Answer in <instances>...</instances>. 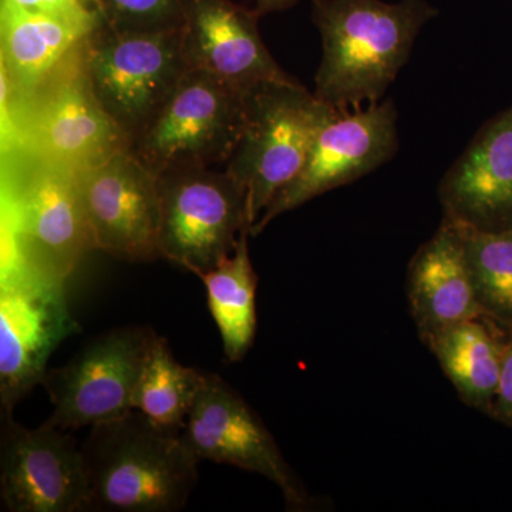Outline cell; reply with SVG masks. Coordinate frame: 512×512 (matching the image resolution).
<instances>
[{
	"label": "cell",
	"mask_w": 512,
	"mask_h": 512,
	"mask_svg": "<svg viewBox=\"0 0 512 512\" xmlns=\"http://www.w3.org/2000/svg\"><path fill=\"white\" fill-rule=\"evenodd\" d=\"M90 3H93L94 6H96V2H94V0H89ZM97 8V6H96Z\"/></svg>",
	"instance_id": "4316f807"
},
{
	"label": "cell",
	"mask_w": 512,
	"mask_h": 512,
	"mask_svg": "<svg viewBox=\"0 0 512 512\" xmlns=\"http://www.w3.org/2000/svg\"><path fill=\"white\" fill-rule=\"evenodd\" d=\"M207 373L181 365L163 336L154 339L133 394V410L167 429L184 430Z\"/></svg>",
	"instance_id": "44dd1931"
},
{
	"label": "cell",
	"mask_w": 512,
	"mask_h": 512,
	"mask_svg": "<svg viewBox=\"0 0 512 512\" xmlns=\"http://www.w3.org/2000/svg\"><path fill=\"white\" fill-rule=\"evenodd\" d=\"M256 10L231 0H187L181 40L188 69L210 74L244 94L289 79L262 40Z\"/></svg>",
	"instance_id": "9a60e30c"
},
{
	"label": "cell",
	"mask_w": 512,
	"mask_h": 512,
	"mask_svg": "<svg viewBox=\"0 0 512 512\" xmlns=\"http://www.w3.org/2000/svg\"><path fill=\"white\" fill-rule=\"evenodd\" d=\"M82 456L87 511H181L200 478L183 430L137 410L90 427Z\"/></svg>",
	"instance_id": "7a4b0ae2"
},
{
	"label": "cell",
	"mask_w": 512,
	"mask_h": 512,
	"mask_svg": "<svg viewBox=\"0 0 512 512\" xmlns=\"http://www.w3.org/2000/svg\"><path fill=\"white\" fill-rule=\"evenodd\" d=\"M299 0H255V10L259 16L268 13L284 12L293 8Z\"/></svg>",
	"instance_id": "484cf974"
},
{
	"label": "cell",
	"mask_w": 512,
	"mask_h": 512,
	"mask_svg": "<svg viewBox=\"0 0 512 512\" xmlns=\"http://www.w3.org/2000/svg\"><path fill=\"white\" fill-rule=\"evenodd\" d=\"M79 330L66 282L52 281L18 262L2 261L0 281V407L13 413L45 379L47 362Z\"/></svg>",
	"instance_id": "9c48e42d"
},
{
	"label": "cell",
	"mask_w": 512,
	"mask_h": 512,
	"mask_svg": "<svg viewBox=\"0 0 512 512\" xmlns=\"http://www.w3.org/2000/svg\"><path fill=\"white\" fill-rule=\"evenodd\" d=\"M83 43L28 96L16 92L2 72L3 153L25 151L82 171L130 150V140L90 86Z\"/></svg>",
	"instance_id": "3957f363"
},
{
	"label": "cell",
	"mask_w": 512,
	"mask_h": 512,
	"mask_svg": "<svg viewBox=\"0 0 512 512\" xmlns=\"http://www.w3.org/2000/svg\"><path fill=\"white\" fill-rule=\"evenodd\" d=\"M458 228L463 234L483 315L512 329V229Z\"/></svg>",
	"instance_id": "7402d4cb"
},
{
	"label": "cell",
	"mask_w": 512,
	"mask_h": 512,
	"mask_svg": "<svg viewBox=\"0 0 512 512\" xmlns=\"http://www.w3.org/2000/svg\"><path fill=\"white\" fill-rule=\"evenodd\" d=\"M104 23L116 32L180 29L187 0H94Z\"/></svg>",
	"instance_id": "603a6c76"
},
{
	"label": "cell",
	"mask_w": 512,
	"mask_h": 512,
	"mask_svg": "<svg viewBox=\"0 0 512 512\" xmlns=\"http://www.w3.org/2000/svg\"><path fill=\"white\" fill-rule=\"evenodd\" d=\"M3 156L2 261L66 282L93 251L77 171L25 151Z\"/></svg>",
	"instance_id": "277c9868"
},
{
	"label": "cell",
	"mask_w": 512,
	"mask_h": 512,
	"mask_svg": "<svg viewBox=\"0 0 512 512\" xmlns=\"http://www.w3.org/2000/svg\"><path fill=\"white\" fill-rule=\"evenodd\" d=\"M444 218L478 231L512 229V106L476 134L439 188Z\"/></svg>",
	"instance_id": "2e32d148"
},
{
	"label": "cell",
	"mask_w": 512,
	"mask_h": 512,
	"mask_svg": "<svg viewBox=\"0 0 512 512\" xmlns=\"http://www.w3.org/2000/svg\"><path fill=\"white\" fill-rule=\"evenodd\" d=\"M0 495L9 512H86L82 446L67 430H30L2 413Z\"/></svg>",
	"instance_id": "5bb4252c"
},
{
	"label": "cell",
	"mask_w": 512,
	"mask_h": 512,
	"mask_svg": "<svg viewBox=\"0 0 512 512\" xmlns=\"http://www.w3.org/2000/svg\"><path fill=\"white\" fill-rule=\"evenodd\" d=\"M251 229L242 231L231 255L198 278L207 289L208 306L220 330L225 359L239 362L254 343L256 325V286L258 276L249 258Z\"/></svg>",
	"instance_id": "ffe728a7"
},
{
	"label": "cell",
	"mask_w": 512,
	"mask_h": 512,
	"mask_svg": "<svg viewBox=\"0 0 512 512\" xmlns=\"http://www.w3.org/2000/svg\"><path fill=\"white\" fill-rule=\"evenodd\" d=\"M92 248L128 262L161 258L158 177L130 150L77 171Z\"/></svg>",
	"instance_id": "7c38bea8"
},
{
	"label": "cell",
	"mask_w": 512,
	"mask_h": 512,
	"mask_svg": "<svg viewBox=\"0 0 512 512\" xmlns=\"http://www.w3.org/2000/svg\"><path fill=\"white\" fill-rule=\"evenodd\" d=\"M511 330L487 316H480L423 339L461 400L488 416L500 383L505 345Z\"/></svg>",
	"instance_id": "d6986e66"
},
{
	"label": "cell",
	"mask_w": 512,
	"mask_h": 512,
	"mask_svg": "<svg viewBox=\"0 0 512 512\" xmlns=\"http://www.w3.org/2000/svg\"><path fill=\"white\" fill-rule=\"evenodd\" d=\"M397 119L393 100L336 111L319 131L301 173L276 195L251 235L261 234L279 215L353 183L392 160L399 148Z\"/></svg>",
	"instance_id": "8fae6325"
},
{
	"label": "cell",
	"mask_w": 512,
	"mask_h": 512,
	"mask_svg": "<svg viewBox=\"0 0 512 512\" xmlns=\"http://www.w3.org/2000/svg\"><path fill=\"white\" fill-rule=\"evenodd\" d=\"M2 5L37 15L55 16L99 28L104 22L99 9L89 0H2Z\"/></svg>",
	"instance_id": "cb8c5ba5"
},
{
	"label": "cell",
	"mask_w": 512,
	"mask_h": 512,
	"mask_svg": "<svg viewBox=\"0 0 512 512\" xmlns=\"http://www.w3.org/2000/svg\"><path fill=\"white\" fill-rule=\"evenodd\" d=\"M97 28L2 5V70L13 89L32 94Z\"/></svg>",
	"instance_id": "ac0fdd59"
},
{
	"label": "cell",
	"mask_w": 512,
	"mask_h": 512,
	"mask_svg": "<svg viewBox=\"0 0 512 512\" xmlns=\"http://www.w3.org/2000/svg\"><path fill=\"white\" fill-rule=\"evenodd\" d=\"M407 296L421 339L483 315L463 234L443 218L409 266Z\"/></svg>",
	"instance_id": "e0dca14e"
},
{
	"label": "cell",
	"mask_w": 512,
	"mask_h": 512,
	"mask_svg": "<svg viewBox=\"0 0 512 512\" xmlns=\"http://www.w3.org/2000/svg\"><path fill=\"white\" fill-rule=\"evenodd\" d=\"M490 416L512 427V330L505 345L503 369Z\"/></svg>",
	"instance_id": "d4e9b609"
},
{
	"label": "cell",
	"mask_w": 512,
	"mask_h": 512,
	"mask_svg": "<svg viewBox=\"0 0 512 512\" xmlns=\"http://www.w3.org/2000/svg\"><path fill=\"white\" fill-rule=\"evenodd\" d=\"M156 338L148 326L114 328L87 343L66 365L47 370L42 386L53 412L46 426L77 430L130 413Z\"/></svg>",
	"instance_id": "30bf717a"
},
{
	"label": "cell",
	"mask_w": 512,
	"mask_h": 512,
	"mask_svg": "<svg viewBox=\"0 0 512 512\" xmlns=\"http://www.w3.org/2000/svg\"><path fill=\"white\" fill-rule=\"evenodd\" d=\"M242 101L241 137L225 170L247 194L252 229L301 173L319 131L338 110L293 77L258 84Z\"/></svg>",
	"instance_id": "5b68a950"
},
{
	"label": "cell",
	"mask_w": 512,
	"mask_h": 512,
	"mask_svg": "<svg viewBox=\"0 0 512 512\" xmlns=\"http://www.w3.org/2000/svg\"><path fill=\"white\" fill-rule=\"evenodd\" d=\"M437 15L427 0H312L322 39L316 96L339 111L382 101Z\"/></svg>",
	"instance_id": "6da1fadb"
},
{
	"label": "cell",
	"mask_w": 512,
	"mask_h": 512,
	"mask_svg": "<svg viewBox=\"0 0 512 512\" xmlns=\"http://www.w3.org/2000/svg\"><path fill=\"white\" fill-rule=\"evenodd\" d=\"M83 60L97 100L130 146L188 70L181 28L116 32L103 22L84 40Z\"/></svg>",
	"instance_id": "8992f818"
},
{
	"label": "cell",
	"mask_w": 512,
	"mask_h": 512,
	"mask_svg": "<svg viewBox=\"0 0 512 512\" xmlns=\"http://www.w3.org/2000/svg\"><path fill=\"white\" fill-rule=\"evenodd\" d=\"M244 124L242 94L188 69L130 151L161 175L185 168H225Z\"/></svg>",
	"instance_id": "52a82bcc"
},
{
	"label": "cell",
	"mask_w": 512,
	"mask_h": 512,
	"mask_svg": "<svg viewBox=\"0 0 512 512\" xmlns=\"http://www.w3.org/2000/svg\"><path fill=\"white\" fill-rule=\"evenodd\" d=\"M161 258L195 275L215 268L251 229L247 194L225 168L158 175Z\"/></svg>",
	"instance_id": "ba28073f"
},
{
	"label": "cell",
	"mask_w": 512,
	"mask_h": 512,
	"mask_svg": "<svg viewBox=\"0 0 512 512\" xmlns=\"http://www.w3.org/2000/svg\"><path fill=\"white\" fill-rule=\"evenodd\" d=\"M183 436L200 463L212 461L261 474L281 490L291 510L312 507L311 495L292 473L258 414L215 373L205 375Z\"/></svg>",
	"instance_id": "4fadbf2b"
}]
</instances>
